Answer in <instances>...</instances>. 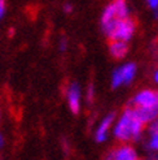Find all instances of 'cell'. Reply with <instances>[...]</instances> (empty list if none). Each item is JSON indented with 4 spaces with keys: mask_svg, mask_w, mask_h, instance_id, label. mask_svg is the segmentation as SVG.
I'll return each instance as SVG.
<instances>
[{
    "mask_svg": "<svg viewBox=\"0 0 158 160\" xmlns=\"http://www.w3.org/2000/svg\"><path fill=\"white\" fill-rule=\"evenodd\" d=\"M106 160H113V158H112V156H109V158H108Z\"/></svg>",
    "mask_w": 158,
    "mask_h": 160,
    "instance_id": "cell-21",
    "label": "cell"
},
{
    "mask_svg": "<svg viewBox=\"0 0 158 160\" xmlns=\"http://www.w3.org/2000/svg\"><path fill=\"white\" fill-rule=\"evenodd\" d=\"M149 132H151V135H158V118H154L152 121Z\"/></svg>",
    "mask_w": 158,
    "mask_h": 160,
    "instance_id": "cell-12",
    "label": "cell"
},
{
    "mask_svg": "<svg viewBox=\"0 0 158 160\" xmlns=\"http://www.w3.org/2000/svg\"><path fill=\"white\" fill-rule=\"evenodd\" d=\"M113 20H117V16H115V8H114V4H109L105 9H104V13H102V17H101V23L105 25V23L113 21ZM119 20V18H118Z\"/></svg>",
    "mask_w": 158,
    "mask_h": 160,
    "instance_id": "cell-11",
    "label": "cell"
},
{
    "mask_svg": "<svg viewBox=\"0 0 158 160\" xmlns=\"http://www.w3.org/2000/svg\"><path fill=\"white\" fill-rule=\"evenodd\" d=\"M0 117H2V113H0Z\"/></svg>",
    "mask_w": 158,
    "mask_h": 160,
    "instance_id": "cell-22",
    "label": "cell"
},
{
    "mask_svg": "<svg viewBox=\"0 0 158 160\" xmlns=\"http://www.w3.org/2000/svg\"><path fill=\"white\" fill-rule=\"evenodd\" d=\"M136 73V65L133 62H128L121 67L113 73L112 78V87H119L122 83H130Z\"/></svg>",
    "mask_w": 158,
    "mask_h": 160,
    "instance_id": "cell-3",
    "label": "cell"
},
{
    "mask_svg": "<svg viewBox=\"0 0 158 160\" xmlns=\"http://www.w3.org/2000/svg\"><path fill=\"white\" fill-rule=\"evenodd\" d=\"M64 11H65L66 13H70V12L73 11V7L70 5V4H65V5H64Z\"/></svg>",
    "mask_w": 158,
    "mask_h": 160,
    "instance_id": "cell-17",
    "label": "cell"
},
{
    "mask_svg": "<svg viewBox=\"0 0 158 160\" xmlns=\"http://www.w3.org/2000/svg\"><path fill=\"white\" fill-rule=\"evenodd\" d=\"M110 156L113 158V160H137L136 151L128 145H123L115 148Z\"/></svg>",
    "mask_w": 158,
    "mask_h": 160,
    "instance_id": "cell-5",
    "label": "cell"
},
{
    "mask_svg": "<svg viewBox=\"0 0 158 160\" xmlns=\"http://www.w3.org/2000/svg\"><path fill=\"white\" fill-rule=\"evenodd\" d=\"M3 146V138H2V134H0V147Z\"/></svg>",
    "mask_w": 158,
    "mask_h": 160,
    "instance_id": "cell-20",
    "label": "cell"
},
{
    "mask_svg": "<svg viewBox=\"0 0 158 160\" xmlns=\"http://www.w3.org/2000/svg\"><path fill=\"white\" fill-rule=\"evenodd\" d=\"M135 33V21L132 18H122L118 20L117 25L113 30V33L109 35L110 41H123L127 42L131 39V37Z\"/></svg>",
    "mask_w": 158,
    "mask_h": 160,
    "instance_id": "cell-2",
    "label": "cell"
},
{
    "mask_svg": "<svg viewBox=\"0 0 158 160\" xmlns=\"http://www.w3.org/2000/svg\"><path fill=\"white\" fill-rule=\"evenodd\" d=\"M148 4L152 9H154V11L158 9V0H148Z\"/></svg>",
    "mask_w": 158,
    "mask_h": 160,
    "instance_id": "cell-16",
    "label": "cell"
},
{
    "mask_svg": "<svg viewBox=\"0 0 158 160\" xmlns=\"http://www.w3.org/2000/svg\"><path fill=\"white\" fill-rule=\"evenodd\" d=\"M136 116L143 121L144 124L153 121L158 116V108H151V107H133Z\"/></svg>",
    "mask_w": 158,
    "mask_h": 160,
    "instance_id": "cell-7",
    "label": "cell"
},
{
    "mask_svg": "<svg viewBox=\"0 0 158 160\" xmlns=\"http://www.w3.org/2000/svg\"><path fill=\"white\" fill-rule=\"evenodd\" d=\"M65 48H66V42H65V41H61L60 50H61V51H65Z\"/></svg>",
    "mask_w": 158,
    "mask_h": 160,
    "instance_id": "cell-18",
    "label": "cell"
},
{
    "mask_svg": "<svg viewBox=\"0 0 158 160\" xmlns=\"http://www.w3.org/2000/svg\"><path fill=\"white\" fill-rule=\"evenodd\" d=\"M113 120H114V115H113V113L108 115L104 120H102L101 125L99 126V129H97V132H96V135H95V137H96V141H97V142H104V141L106 139L108 130H109L110 125H112Z\"/></svg>",
    "mask_w": 158,
    "mask_h": 160,
    "instance_id": "cell-9",
    "label": "cell"
},
{
    "mask_svg": "<svg viewBox=\"0 0 158 160\" xmlns=\"http://www.w3.org/2000/svg\"><path fill=\"white\" fill-rule=\"evenodd\" d=\"M5 13V0H0V20L3 18Z\"/></svg>",
    "mask_w": 158,
    "mask_h": 160,
    "instance_id": "cell-15",
    "label": "cell"
},
{
    "mask_svg": "<svg viewBox=\"0 0 158 160\" xmlns=\"http://www.w3.org/2000/svg\"><path fill=\"white\" fill-rule=\"evenodd\" d=\"M135 107H151L158 108V91L154 90H143L140 91L132 100Z\"/></svg>",
    "mask_w": 158,
    "mask_h": 160,
    "instance_id": "cell-4",
    "label": "cell"
},
{
    "mask_svg": "<svg viewBox=\"0 0 158 160\" xmlns=\"http://www.w3.org/2000/svg\"><path fill=\"white\" fill-rule=\"evenodd\" d=\"M93 94H95V87H93V85L91 83V85L88 86V90H87V99H88V102H92Z\"/></svg>",
    "mask_w": 158,
    "mask_h": 160,
    "instance_id": "cell-14",
    "label": "cell"
},
{
    "mask_svg": "<svg viewBox=\"0 0 158 160\" xmlns=\"http://www.w3.org/2000/svg\"><path fill=\"white\" fill-rule=\"evenodd\" d=\"M128 51V46L123 41H112L109 46V52L114 59H123Z\"/></svg>",
    "mask_w": 158,
    "mask_h": 160,
    "instance_id": "cell-8",
    "label": "cell"
},
{
    "mask_svg": "<svg viewBox=\"0 0 158 160\" xmlns=\"http://www.w3.org/2000/svg\"><path fill=\"white\" fill-rule=\"evenodd\" d=\"M149 148L158 151V135H152V139L149 141Z\"/></svg>",
    "mask_w": 158,
    "mask_h": 160,
    "instance_id": "cell-13",
    "label": "cell"
},
{
    "mask_svg": "<svg viewBox=\"0 0 158 160\" xmlns=\"http://www.w3.org/2000/svg\"><path fill=\"white\" fill-rule=\"evenodd\" d=\"M144 122L136 116L133 108H127L123 112L118 124L115 125L114 135L122 142L136 141L140 138Z\"/></svg>",
    "mask_w": 158,
    "mask_h": 160,
    "instance_id": "cell-1",
    "label": "cell"
},
{
    "mask_svg": "<svg viewBox=\"0 0 158 160\" xmlns=\"http://www.w3.org/2000/svg\"><path fill=\"white\" fill-rule=\"evenodd\" d=\"M154 81L158 83V70L156 72V73H154Z\"/></svg>",
    "mask_w": 158,
    "mask_h": 160,
    "instance_id": "cell-19",
    "label": "cell"
},
{
    "mask_svg": "<svg viewBox=\"0 0 158 160\" xmlns=\"http://www.w3.org/2000/svg\"><path fill=\"white\" fill-rule=\"evenodd\" d=\"M114 8H115V16L117 18H126L128 17V9H127V4H126L124 0H115L113 3Z\"/></svg>",
    "mask_w": 158,
    "mask_h": 160,
    "instance_id": "cell-10",
    "label": "cell"
},
{
    "mask_svg": "<svg viewBox=\"0 0 158 160\" xmlns=\"http://www.w3.org/2000/svg\"><path fill=\"white\" fill-rule=\"evenodd\" d=\"M79 100H81V90H79V86L77 83H73L67 91V102L73 113H78L79 112V107H81Z\"/></svg>",
    "mask_w": 158,
    "mask_h": 160,
    "instance_id": "cell-6",
    "label": "cell"
}]
</instances>
